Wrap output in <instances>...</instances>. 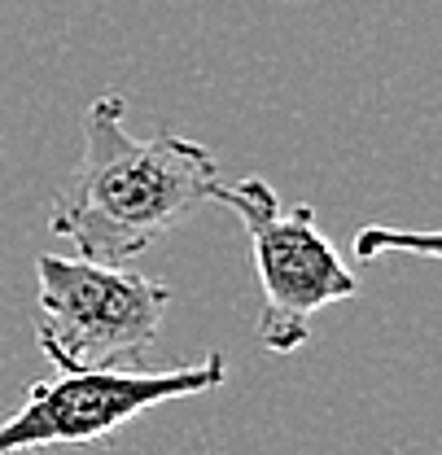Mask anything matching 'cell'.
Returning a JSON list of instances; mask_svg holds the SVG:
<instances>
[{
  "mask_svg": "<svg viewBox=\"0 0 442 455\" xmlns=\"http://www.w3.org/2000/svg\"><path fill=\"white\" fill-rule=\"evenodd\" d=\"M202 140L127 132V97L101 92L84 110V154L53 197L49 228L92 263H127L158 236L193 220L220 184Z\"/></svg>",
  "mask_w": 442,
  "mask_h": 455,
  "instance_id": "obj_1",
  "label": "cell"
},
{
  "mask_svg": "<svg viewBox=\"0 0 442 455\" xmlns=\"http://www.w3.org/2000/svg\"><path fill=\"white\" fill-rule=\"evenodd\" d=\"M36 341L57 372L136 368L163 333L171 289L123 263L36 259Z\"/></svg>",
  "mask_w": 442,
  "mask_h": 455,
  "instance_id": "obj_2",
  "label": "cell"
},
{
  "mask_svg": "<svg viewBox=\"0 0 442 455\" xmlns=\"http://www.w3.org/2000/svg\"><path fill=\"white\" fill-rule=\"evenodd\" d=\"M237 211V220L250 236L254 272L263 289V311H259V341L272 355H293L311 338V320L333 307L355 298V276L337 259L329 236L316 228V211L302 206H280L277 188L263 175H241L232 184H215V197Z\"/></svg>",
  "mask_w": 442,
  "mask_h": 455,
  "instance_id": "obj_3",
  "label": "cell"
},
{
  "mask_svg": "<svg viewBox=\"0 0 442 455\" xmlns=\"http://www.w3.org/2000/svg\"><path fill=\"white\" fill-rule=\"evenodd\" d=\"M223 381H228V359L220 350H206L197 363L171 372H141V368L61 372L53 381H36L22 407L0 420V455H22L40 447H101L149 407L206 395Z\"/></svg>",
  "mask_w": 442,
  "mask_h": 455,
  "instance_id": "obj_4",
  "label": "cell"
},
{
  "mask_svg": "<svg viewBox=\"0 0 442 455\" xmlns=\"http://www.w3.org/2000/svg\"><path fill=\"white\" fill-rule=\"evenodd\" d=\"M390 245H394V250H416V254H425V259L438 254V236H434V232L412 236V232H382V228H364L359 241H355V254H359V259H377Z\"/></svg>",
  "mask_w": 442,
  "mask_h": 455,
  "instance_id": "obj_5",
  "label": "cell"
}]
</instances>
